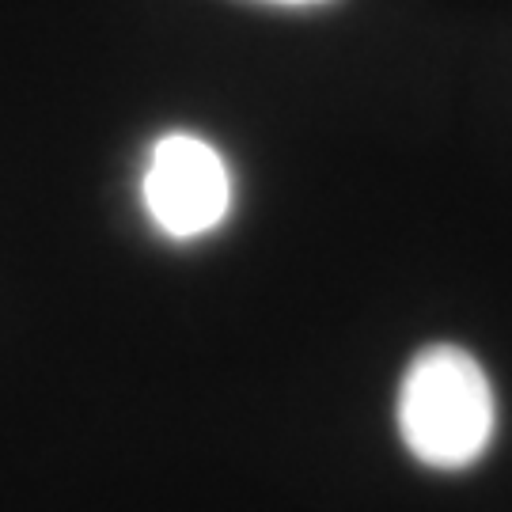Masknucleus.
<instances>
[{
  "mask_svg": "<svg viewBox=\"0 0 512 512\" xmlns=\"http://www.w3.org/2000/svg\"><path fill=\"white\" fill-rule=\"evenodd\" d=\"M399 433L410 456L437 471L471 467L494 437V391L467 349L425 346L403 372Z\"/></svg>",
  "mask_w": 512,
  "mask_h": 512,
  "instance_id": "nucleus-1",
  "label": "nucleus"
},
{
  "mask_svg": "<svg viewBox=\"0 0 512 512\" xmlns=\"http://www.w3.org/2000/svg\"><path fill=\"white\" fill-rule=\"evenodd\" d=\"M148 217L175 239L213 232L232 209V175L220 152L194 133H167L145 171Z\"/></svg>",
  "mask_w": 512,
  "mask_h": 512,
  "instance_id": "nucleus-2",
  "label": "nucleus"
},
{
  "mask_svg": "<svg viewBox=\"0 0 512 512\" xmlns=\"http://www.w3.org/2000/svg\"><path fill=\"white\" fill-rule=\"evenodd\" d=\"M270 4H293V8H308V4H327V0H270Z\"/></svg>",
  "mask_w": 512,
  "mask_h": 512,
  "instance_id": "nucleus-3",
  "label": "nucleus"
}]
</instances>
